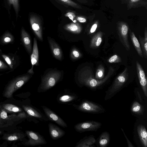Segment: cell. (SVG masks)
<instances>
[{
  "instance_id": "603a6c76",
  "label": "cell",
  "mask_w": 147,
  "mask_h": 147,
  "mask_svg": "<svg viewBox=\"0 0 147 147\" xmlns=\"http://www.w3.org/2000/svg\"><path fill=\"white\" fill-rule=\"evenodd\" d=\"M14 41V37L8 31L6 32L0 37V44L1 45L12 44Z\"/></svg>"
},
{
  "instance_id": "277c9868",
  "label": "cell",
  "mask_w": 147,
  "mask_h": 147,
  "mask_svg": "<svg viewBox=\"0 0 147 147\" xmlns=\"http://www.w3.org/2000/svg\"><path fill=\"white\" fill-rule=\"evenodd\" d=\"M107 78H106L101 80H96L88 76L85 71L82 69L79 72L78 76V81L81 84L94 90L103 84Z\"/></svg>"
},
{
  "instance_id": "74e56055",
  "label": "cell",
  "mask_w": 147,
  "mask_h": 147,
  "mask_svg": "<svg viewBox=\"0 0 147 147\" xmlns=\"http://www.w3.org/2000/svg\"><path fill=\"white\" fill-rule=\"evenodd\" d=\"M118 59V56L115 55L111 57L109 59L108 61L110 63L116 62V61Z\"/></svg>"
},
{
  "instance_id": "e0dca14e",
  "label": "cell",
  "mask_w": 147,
  "mask_h": 147,
  "mask_svg": "<svg viewBox=\"0 0 147 147\" xmlns=\"http://www.w3.org/2000/svg\"><path fill=\"white\" fill-rule=\"evenodd\" d=\"M21 40L26 50L29 54L32 53L31 40L28 33L22 28L21 33Z\"/></svg>"
},
{
  "instance_id": "d4e9b609",
  "label": "cell",
  "mask_w": 147,
  "mask_h": 147,
  "mask_svg": "<svg viewBox=\"0 0 147 147\" xmlns=\"http://www.w3.org/2000/svg\"><path fill=\"white\" fill-rule=\"evenodd\" d=\"M24 135L22 134L15 133L13 134H5L3 138L8 141H13L20 140L23 138Z\"/></svg>"
},
{
  "instance_id": "f546056e",
  "label": "cell",
  "mask_w": 147,
  "mask_h": 147,
  "mask_svg": "<svg viewBox=\"0 0 147 147\" xmlns=\"http://www.w3.org/2000/svg\"><path fill=\"white\" fill-rule=\"evenodd\" d=\"M9 116L11 121H17L27 117L26 114L24 111L20 112L17 115H9Z\"/></svg>"
},
{
  "instance_id": "ab89813d",
  "label": "cell",
  "mask_w": 147,
  "mask_h": 147,
  "mask_svg": "<svg viewBox=\"0 0 147 147\" xmlns=\"http://www.w3.org/2000/svg\"><path fill=\"white\" fill-rule=\"evenodd\" d=\"M76 19L78 21L81 23H84L86 21V18L82 17H78Z\"/></svg>"
},
{
  "instance_id": "5b68a950",
  "label": "cell",
  "mask_w": 147,
  "mask_h": 147,
  "mask_svg": "<svg viewBox=\"0 0 147 147\" xmlns=\"http://www.w3.org/2000/svg\"><path fill=\"white\" fill-rule=\"evenodd\" d=\"M75 107L79 111L92 114L101 113L105 111V109L101 105L86 100Z\"/></svg>"
},
{
  "instance_id": "bcb514c9",
  "label": "cell",
  "mask_w": 147,
  "mask_h": 147,
  "mask_svg": "<svg viewBox=\"0 0 147 147\" xmlns=\"http://www.w3.org/2000/svg\"><path fill=\"white\" fill-rule=\"evenodd\" d=\"M1 131H0V134H1Z\"/></svg>"
},
{
  "instance_id": "6da1fadb",
  "label": "cell",
  "mask_w": 147,
  "mask_h": 147,
  "mask_svg": "<svg viewBox=\"0 0 147 147\" xmlns=\"http://www.w3.org/2000/svg\"><path fill=\"white\" fill-rule=\"evenodd\" d=\"M127 69L118 76L115 79L112 84L106 92L104 98L105 101L109 100L119 92L124 86L127 80Z\"/></svg>"
},
{
  "instance_id": "836d02e7",
  "label": "cell",
  "mask_w": 147,
  "mask_h": 147,
  "mask_svg": "<svg viewBox=\"0 0 147 147\" xmlns=\"http://www.w3.org/2000/svg\"><path fill=\"white\" fill-rule=\"evenodd\" d=\"M8 1L9 4L13 5L17 17L19 10L18 0H8Z\"/></svg>"
},
{
  "instance_id": "4316f807",
  "label": "cell",
  "mask_w": 147,
  "mask_h": 147,
  "mask_svg": "<svg viewBox=\"0 0 147 147\" xmlns=\"http://www.w3.org/2000/svg\"><path fill=\"white\" fill-rule=\"evenodd\" d=\"M1 106L7 113H16L22 111L21 108L12 104H3Z\"/></svg>"
},
{
  "instance_id": "f6af8a7d",
  "label": "cell",
  "mask_w": 147,
  "mask_h": 147,
  "mask_svg": "<svg viewBox=\"0 0 147 147\" xmlns=\"http://www.w3.org/2000/svg\"><path fill=\"white\" fill-rule=\"evenodd\" d=\"M2 52L1 50L0 49V52Z\"/></svg>"
},
{
  "instance_id": "5bb4252c",
  "label": "cell",
  "mask_w": 147,
  "mask_h": 147,
  "mask_svg": "<svg viewBox=\"0 0 147 147\" xmlns=\"http://www.w3.org/2000/svg\"><path fill=\"white\" fill-rule=\"evenodd\" d=\"M47 39L53 56L56 59L61 61L62 57V52L60 47L51 37H48Z\"/></svg>"
},
{
  "instance_id": "cb8c5ba5",
  "label": "cell",
  "mask_w": 147,
  "mask_h": 147,
  "mask_svg": "<svg viewBox=\"0 0 147 147\" xmlns=\"http://www.w3.org/2000/svg\"><path fill=\"white\" fill-rule=\"evenodd\" d=\"M130 35L133 44L138 53L141 57L143 58V55L140 46V45L138 39L136 37L134 33L130 31Z\"/></svg>"
},
{
  "instance_id": "3957f363",
  "label": "cell",
  "mask_w": 147,
  "mask_h": 147,
  "mask_svg": "<svg viewBox=\"0 0 147 147\" xmlns=\"http://www.w3.org/2000/svg\"><path fill=\"white\" fill-rule=\"evenodd\" d=\"M61 76L60 71L53 70L49 72L42 79L38 92H45L54 86L60 79Z\"/></svg>"
},
{
  "instance_id": "4dcf8cb0",
  "label": "cell",
  "mask_w": 147,
  "mask_h": 147,
  "mask_svg": "<svg viewBox=\"0 0 147 147\" xmlns=\"http://www.w3.org/2000/svg\"><path fill=\"white\" fill-rule=\"evenodd\" d=\"M75 96L68 94H64L60 97L59 101L61 102L65 103L74 100Z\"/></svg>"
},
{
  "instance_id": "7402d4cb",
  "label": "cell",
  "mask_w": 147,
  "mask_h": 147,
  "mask_svg": "<svg viewBox=\"0 0 147 147\" xmlns=\"http://www.w3.org/2000/svg\"><path fill=\"white\" fill-rule=\"evenodd\" d=\"M64 28L66 30L74 34H79L82 30L81 25L76 22H73L66 25Z\"/></svg>"
},
{
  "instance_id": "8d00e7d4",
  "label": "cell",
  "mask_w": 147,
  "mask_h": 147,
  "mask_svg": "<svg viewBox=\"0 0 147 147\" xmlns=\"http://www.w3.org/2000/svg\"><path fill=\"white\" fill-rule=\"evenodd\" d=\"M98 22L96 21L92 26L90 30V33H92L94 32L97 28L98 24Z\"/></svg>"
},
{
  "instance_id": "ac0fdd59",
  "label": "cell",
  "mask_w": 147,
  "mask_h": 147,
  "mask_svg": "<svg viewBox=\"0 0 147 147\" xmlns=\"http://www.w3.org/2000/svg\"><path fill=\"white\" fill-rule=\"evenodd\" d=\"M22 107L28 114L32 117L37 118L40 120L45 121L48 120V119L44 116L40 112L35 109L28 105H23Z\"/></svg>"
},
{
  "instance_id": "e575fe53",
  "label": "cell",
  "mask_w": 147,
  "mask_h": 147,
  "mask_svg": "<svg viewBox=\"0 0 147 147\" xmlns=\"http://www.w3.org/2000/svg\"><path fill=\"white\" fill-rule=\"evenodd\" d=\"M9 67L6 64L0 59V71L7 70Z\"/></svg>"
},
{
  "instance_id": "484cf974",
  "label": "cell",
  "mask_w": 147,
  "mask_h": 147,
  "mask_svg": "<svg viewBox=\"0 0 147 147\" xmlns=\"http://www.w3.org/2000/svg\"><path fill=\"white\" fill-rule=\"evenodd\" d=\"M102 33L99 32L93 37L91 41L90 47L96 48L100 46L102 41Z\"/></svg>"
},
{
  "instance_id": "60d3db41",
  "label": "cell",
  "mask_w": 147,
  "mask_h": 147,
  "mask_svg": "<svg viewBox=\"0 0 147 147\" xmlns=\"http://www.w3.org/2000/svg\"><path fill=\"white\" fill-rule=\"evenodd\" d=\"M141 0H130L129 2L132 4H135L136 3L139 1H140Z\"/></svg>"
},
{
  "instance_id": "8992f818",
  "label": "cell",
  "mask_w": 147,
  "mask_h": 147,
  "mask_svg": "<svg viewBox=\"0 0 147 147\" xmlns=\"http://www.w3.org/2000/svg\"><path fill=\"white\" fill-rule=\"evenodd\" d=\"M101 125L100 122L90 121L78 123L74 126V128L76 131L81 133L87 131H96Z\"/></svg>"
},
{
  "instance_id": "9c48e42d",
  "label": "cell",
  "mask_w": 147,
  "mask_h": 147,
  "mask_svg": "<svg viewBox=\"0 0 147 147\" xmlns=\"http://www.w3.org/2000/svg\"><path fill=\"white\" fill-rule=\"evenodd\" d=\"M42 107L48 118L63 127H67L65 122L55 113L46 106H42Z\"/></svg>"
},
{
  "instance_id": "f35d334b",
  "label": "cell",
  "mask_w": 147,
  "mask_h": 147,
  "mask_svg": "<svg viewBox=\"0 0 147 147\" xmlns=\"http://www.w3.org/2000/svg\"><path fill=\"white\" fill-rule=\"evenodd\" d=\"M121 129L122 131V132H123L124 136L127 142L128 145V147H134L135 146L132 144L131 142L129 141V140L128 139L127 136L126 135L123 129L122 128H121Z\"/></svg>"
},
{
  "instance_id": "f1b7e54d",
  "label": "cell",
  "mask_w": 147,
  "mask_h": 147,
  "mask_svg": "<svg viewBox=\"0 0 147 147\" xmlns=\"http://www.w3.org/2000/svg\"><path fill=\"white\" fill-rule=\"evenodd\" d=\"M139 39L141 48L143 53V55L146 59L147 57V42L145 41L143 37L139 36Z\"/></svg>"
},
{
  "instance_id": "44dd1931",
  "label": "cell",
  "mask_w": 147,
  "mask_h": 147,
  "mask_svg": "<svg viewBox=\"0 0 147 147\" xmlns=\"http://www.w3.org/2000/svg\"><path fill=\"white\" fill-rule=\"evenodd\" d=\"M110 140V135L107 131L102 133L99 136L98 145L100 147H106L109 144Z\"/></svg>"
},
{
  "instance_id": "52a82bcc",
  "label": "cell",
  "mask_w": 147,
  "mask_h": 147,
  "mask_svg": "<svg viewBox=\"0 0 147 147\" xmlns=\"http://www.w3.org/2000/svg\"><path fill=\"white\" fill-rule=\"evenodd\" d=\"M129 27L125 23L121 22L118 25V33L119 38L121 42L125 48L129 51L130 49V45L128 39V33Z\"/></svg>"
},
{
  "instance_id": "b9f144b4",
  "label": "cell",
  "mask_w": 147,
  "mask_h": 147,
  "mask_svg": "<svg viewBox=\"0 0 147 147\" xmlns=\"http://www.w3.org/2000/svg\"><path fill=\"white\" fill-rule=\"evenodd\" d=\"M144 40L146 41L147 42V31L146 28L144 32Z\"/></svg>"
},
{
  "instance_id": "d6986e66",
  "label": "cell",
  "mask_w": 147,
  "mask_h": 147,
  "mask_svg": "<svg viewBox=\"0 0 147 147\" xmlns=\"http://www.w3.org/2000/svg\"><path fill=\"white\" fill-rule=\"evenodd\" d=\"M96 142V139L93 135L86 136L78 142L76 147H93Z\"/></svg>"
},
{
  "instance_id": "1f68e13d",
  "label": "cell",
  "mask_w": 147,
  "mask_h": 147,
  "mask_svg": "<svg viewBox=\"0 0 147 147\" xmlns=\"http://www.w3.org/2000/svg\"><path fill=\"white\" fill-rule=\"evenodd\" d=\"M81 56V54L78 50L75 48L72 49L70 53V57L72 59H77L80 58Z\"/></svg>"
},
{
  "instance_id": "4fadbf2b",
  "label": "cell",
  "mask_w": 147,
  "mask_h": 147,
  "mask_svg": "<svg viewBox=\"0 0 147 147\" xmlns=\"http://www.w3.org/2000/svg\"><path fill=\"white\" fill-rule=\"evenodd\" d=\"M136 131L140 144L144 147H147V131L145 126L142 124H138Z\"/></svg>"
},
{
  "instance_id": "8fae6325",
  "label": "cell",
  "mask_w": 147,
  "mask_h": 147,
  "mask_svg": "<svg viewBox=\"0 0 147 147\" xmlns=\"http://www.w3.org/2000/svg\"><path fill=\"white\" fill-rule=\"evenodd\" d=\"M30 22L32 29L37 37L40 41H43L42 28L40 22L34 16L30 17Z\"/></svg>"
},
{
  "instance_id": "30bf717a",
  "label": "cell",
  "mask_w": 147,
  "mask_h": 147,
  "mask_svg": "<svg viewBox=\"0 0 147 147\" xmlns=\"http://www.w3.org/2000/svg\"><path fill=\"white\" fill-rule=\"evenodd\" d=\"M136 69L139 82L145 96L147 97V80L142 67L138 61L136 62Z\"/></svg>"
},
{
  "instance_id": "9a60e30c",
  "label": "cell",
  "mask_w": 147,
  "mask_h": 147,
  "mask_svg": "<svg viewBox=\"0 0 147 147\" xmlns=\"http://www.w3.org/2000/svg\"><path fill=\"white\" fill-rule=\"evenodd\" d=\"M1 56L7 64L11 71H13L18 65V59L14 55L1 54Z\"/></svg>"
},
{
  "instance_id": "7a4b0ae2",
  "label": "cell",
  "mask_w": 147,
  "mask_h": 147,
  "mask_svg": "<svg viewBox=\"0 0 147 147\" xmlns=\"http://www.w3.org/2000/svg\"><path fill=\"white\" fill-rule=\"evenodd\" d=\"M31 76L28 74L18 76L12 80L8 84L4 90V97L10 98L13 94L20 88L30 79Z\"/></svg>"
},
{
  "instance_id": "ffe728a7",
  "label": "cell",
  "mask_w": 147,
  "mask_h": 147,
  "mask_svg": "<svg viewBox=\"0 0 147 147\" xmlns=\"http://www.w3.org/2000/svg\"><path fill=\"white\" fill-rule=\"evenodd\" d=\"M143 106L138 101H134L131 107V111L134 114L136 115H142L144 112Z\"/></svg>"
},
{
  "instance_id": "83f0119b",
  "label": "cell",
  "mask_w": 147,
  "mask_h": 147,
  "mask_svg": "<svg viewBox=\"0 0 147 147\" xmlns=\"http://www.w3.org/2000/svg\"><path fill=\"white\" fill-rule=\"evenodd\" d=\"M7 112L0 105V125L2 124L11 121L9 116H8Z\"/></svg>"
},
{
  "instance_id": "d6a6232c",
  "label": "cell",
  "mask_w": 147,
  "mask_h": 147,
  "mask_svg": "<svg viewBox=\"0 0 147 147\" xmlns=\"http://www.w3.org/2000/svg\"><path fill=\"white\" fill-rule=\"evenodd\" d=\"M64 3L74 7L78 9H82L81 7L79 4L71 0H59Z\"/></svg>"
},
{
  "instance_id": "7bdbcfd3",
  "label": "cell",
  "mask_w": 147,
  "mask_h": 147,
  "mask_svg": "<svg viewBox=\"0 0 147 147\" xmlns=\"http://www.w3.org/2000/svg\"><path fill=\"white\" fill-rule=\"evenodd\" d=\"M102 72L101 71H99L98 73V76L99 77H101L102 76Z\"/></svg>"
},
{
  "instance_id": "ee69618b",
  "label": "cell",
  "mask_w": 147,
  "mask_h": 147,
  "mask_svg": "<svg viewBox=\"0 0 147 147\" xmlns=\"http://www.w3.org/2000/svg\"><path fill=\"white\" fill-rule=\"evenodd\" d=\"M78 1L82 3H85L87 2V0H77Z\"/></svg>"
},
{
  "instance_id": "2e32d148",
  "label": "cell",
  "mask_w": 147,
  "mask_h": 147,
  "mask_svg": "<svg viewBox=\"0 0 147 147\" xmlns=\"http://www.w3.org/2000/svg\"><path fill=\"white\" fill-rule=\"evenodd\" d=\"M49 131L50 136L53 140H57L63 136L65 132L59 127L51 123L48 124Z\"/></svg>"
},
{
  "instance_id": "d590c367",
  "label": "cell",
  "mask_w": 147,
  "mask_h": 147,
  "mask_svg": "<svg viewBox=\"0 0 147 147\" xmlns=\"http://www.w3.org/2000/svg\"><path fill=\"white\" fill-rule=\"evenodd\" d=\"M65 16L66 17H68L73 22H76V20H74V19L76 16L75 14L74 13L71 12H69L65 14Z\"/></svg>"
},
{
  "instance_id": "ba28073f",
  "label": "cell",
  "mask_w": 147,
  "mask_h": 147,
  "mask_svg": "<svg viewBox=\"0 0 147 147\" xmlns=\"http://www.w3.org/2000/svg\"><path fill=\"white\" fill-rule=\"evenodd\" d=\"M26 134L29 140L24 144L26 146H34L45 144L47 142L41 135L32 131H26Z\"/></svg>"
},
{
  "instance_id": "7c38bea8",
  "label": "cell",
  "mask_w": 147,
  "mask_h": 147,
  "mask_svg": "<svg viewBox=\"0 0 147 147\" xmlns=\"http://www.w3.org/2000/svg\"><path fill=\"white\" fill-rule=\"evenodd\" d=\"M38 48L37 42L36 39H34V44L32 51L30 57L31 62L32 64L31 68L28 71L30 74L34 73L33 68L34 65H38Z\"/></svg>"
}]
</instances>
